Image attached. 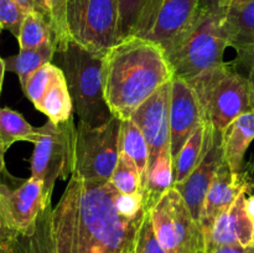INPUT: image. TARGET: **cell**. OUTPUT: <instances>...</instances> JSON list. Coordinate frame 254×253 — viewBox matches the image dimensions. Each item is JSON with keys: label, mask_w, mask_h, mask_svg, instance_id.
Instances as JSON below:
<instances>
[{"label": "cell", "mask_w": 254, "mask_h": 253, "mask_svg": "<svg viewBox=\"0 0 254 253\" xmlns=\"http://www.w3.org/2000/svg\"><path fill=\"white\" fill-rule=\"evenodd\" d=\"M116 192L109 180L71 176L52 208L57 253L133 252L144 215L135 220L122 217L114 205Z\"/></svg>", "instance_id": "obj_1"}, {"label": "cell", "mask_w": 254, "mask_h": 253, "mask_svg": "<svg viewBox=\"0 0 254 253\" xmlns=\"http://www.w3.org/2000/svg\"><path fill=\"white\" fill-rule=\"evenodd\" d=\"M173 79L164 50L138 36L122 40L104 56V97L112 114L122 121L130 119L149 97Z\"/></svg>", "instance_id": "obj_2"}, {"label": "cell", "mask_w": 254, "mask_h": 253, "mask_svg": "<svg viewBox=\"0 0 254 253\" xmlns=\"http://www.w3.org/2000/svg\"><path fill=\"white\" fill-rule=\"evenodd\" d=\"M228 47L222 11L198 9L190 24L164 50L174 78L190 82L203 72L223 63Z\"/></svg>", "instance_id": "obj_3"}, {"label": "cell", "mask_w": 254, "mask_h": 253, "mask_svg": "<svg viewBox=\"0 0 254 253\" xmlns=\"http://www.w3.org/2000/svg\"><path fill=\"white\" fill-rule=\"evenodd\" d=\"M55 57L64 74L73 113L79 122L89 126L108 123L114 116L104 97L103 55L88 51L71 40L57 50Z\"/></svg>", "instance_id": "obj_4"}, {"label": "cell", "mask_w": 254, "mask_h": 253, "mask_svg": "<svg viewBox=\"0 0 254 253\" xmlns=\"http://www.w3.org/2000/svg\"><path fill=\"white\" fill-rule=\"evenodd\" d=\"M189 83L197 96L203 118L218 133L240 116L254 111L251 82L230 62L203 72Z\"/></svg>", "instance_id": "obj_5"}, {"label": "cell", "mask_w": 254, "mask_h": 253, "mask_svg": "<svg viewBox=\"0 0 254 253\" xmlns=\"http://www.w3.org/2000/svg\"><path fill=\"white\" fill-rule=\"evenodd\" d=\"M31 159V176L42 181L47 198L51 200L57 180H67L73 174L76 151V126L73 117L62 123L47 121L37 128Z\"/></svg>", "instance_id": "obj_6"}, {"label": "cell", "mask_w": 254, "mask_h": 253, "mask_svg": "<svg viewBox=\"0 0 254 253\" xmlns=\"http://www.w3.org/2000/svg\"><path fill=\"white\" fill-rule=\"evenodd\" d=\"M119 0H68L67 26L72 41L106 56L119 42Z\"/></svg>", "instance_id": "obj_7"}, {"label": "cell", "mask_w": 254, "mask_h": 253, "mask_svg": "<svg viewBox=\"0 0 254 253\" xmlns=\"http://www.w3.org/2000/svg\"><path fill=\"white\" fill-rule=\"evenodd\" d=\"M121 129L118 117L99 126L78 122L72 175L87 180H111L121 155Z\"/></svg>", "instance_id": "obj_8"}, {"label": "cell", "mask_w": 254, "mask_h": 253, "mask_svg": "<svg viewBox=\"0 0 254 253\" xmlns=\"http://www.w3.org/2000/svg\"><path fill=\"white\" fill-rule=\"evenodd\" d=\"M150 211L154 230L168 253H200L206 251L201 226L191 215L181 193L171 188Z\"/></svg>", "instance_id": "obj_9"}, {"label": "cell", "mask_w": 254, "mask_h": 253, "mask_svg": "<svg viewBox=\"0 0 254 253\" xmlns=\"http://www.w3.org/2000/svg\"><path fill=\"white\" fill-rule=\"evenodd\" d=\"M200 0H149L133 36L148 40L163 50L197 14Z\"/></svg>", "instance_id": "obj_10"}, {"label": "cell", "mask_w": 254, "mask_h": 253, "mask_svg": "<svg viewBox=\"0 0 254 253\" xmlns=\"http://www.w3.org/2000/svg\"><path fill=\"white\" fill-rule=\"evenodd\" d=\"M51 203L42 181L30 178L16 189L0 184V210L7 225L17 235H32L39 216Z\"/></svg>", "instance_id": "obj_11"}, {"label": "cell", "mask_w": 254, "mask_h": 253, "mask_svg": "<svg viewBox=\"0 0 254 253\" xmlns=\"http://www.w3.org/2000/svg\"><path fill=\"white\" fill-rule=\"evenodd\" d=\"M242 192H254V159L241 171H232L223 160L208 189L201 210L200 226L205 238L216 218L223 211L228 210Z\"/></svg>", "instance_id": "obj_12"}, {"label": "cell", "mask_w": 254, "mask_h": 253, "mask_svg": "<svg viewBox=\"0 0 254 253\" xmlns=\"http://www.w3.org/2000/svg\"><path fill=\"white\" fill-rule=\"evenodd\" d=\"M171 81L149 97L131 116L148 143L149 166L165 149H170Z\"/></svg>", "instance_id": "obj_13"}, {"label": "cell", "mask_w": 254, "mask_h": 253, "mask_svg": "<svg viewBox=\"0 0 254 253\" xmlns=\"http://www.w3.org/2000/svg\"><path fill=\"white\" fill-rule=\"evenodd\" d=\"M205 121L201 104L192 86L185 79L171 81L170 151L173 163L196 128Z\"/></svg>", "instance_id": "obj_14"}, {"label": "cell", "mask_w": 254, "mask_h": 253, "mask_svg": "<svg viewBox=\"0 0 254 253\" xmlns=\"http://www.w3.org/2000/svg\"><path fill=\"white\" fill-rule=\"evenodd\" d=\"M247 195L248 192L241 193L231 207L216 218L205 238L207 252L221 246L253 247L254 221L246 211Z\"/></svg>", "instance_id": "obj_15"}, {"label": "cell", "mask_w": 254, "mask_h": 253, "mask_svg": "<svg viewBox=\"0 0 254 253\" xmlns=\"http://www.w3.org/2000/svg\"><path fill=\"white\" fill-rule=\"evenodd\" d=\"M223 160L225 156H223L222 143H221V133L216 131L212 144L191 175L183 183L174 184V188L181 193L191 215L198 223H200L203 201Z\"/></svg>", "instance_id": "obj_16"}, {"label": "cell", "mask_w": 254, "mask_h": 253, "mask_svg": "<svg viewBox=\"0 0 254 253\" xmlns=\"http://www.w3.org/2000/svg\"><path fill=\"white\" fill-rule=\"evenodd\" d=\"M254 140V111L247 112L233 121L221 133L223 156L232 171L245 168V155Z\"/></svg>", "instance_id": "obj_17"}, {"label": "cell", "mask_w": 254, "mask_h": 253, "mask_svg": "<svg viewBox=\"0 0 254 253\" xmlns=\"http://www.w3.org/2000/svg\"><path fill=\"white\" fill-rule=\"evenodd\" d=\"M215 134L216 130L206 121L193 130L174 161V184L183 183L191 175L212 144Z\"/></svg>", "instance_id": "obj_18"}, {"label": "cell", "mask_w": 254, "mask_h": 253, "mask_svg": "<svg viewBox=\"0 0 254 253\" xmlns=\"http://www.w3.org/2000/svg\"><path fill=\"white\" fill-rule=\"evenodd\" d=\"M228 46L237 50L254 39V0L231 4L222 11Z\"/></svg>", "instance_id": "obj_19"}, {"label": "cell", "mask_w": 254, "mask_h": 253, "mask_svg": "<svg viewBox=\"0 0 254 253\" xmlns=\"http://www.w3.org/2000/svg\"><path fill=\"white\" fill-rule=\"evenodd\" d=\"M174 186V163L170 149L161 151L149 166L148 183L143 192L144 208L151 210L163 197L164 193Z\"/></svg>", "instance_id": "obj_20"}, {"label": "cell", "mask_w": 254, "mask_h": 253, "mask_svg": "<svg viewBox=\"0 0 254 253\" xmlns=\"http://www.w3.org/2000/svg\"><path fill=\"white\" fill-rule=\"evenodd\" d=\"M37 111L49 117V121L54 123H62L69 119L73 113L71 94L68 86L61 68H59L55 78L47 91L45 92L41 101L35 106Z\"/></svg>", "instance_id": "obj_21"}, {"label": "cell", "mask_w": 254, "mask_h": 253, "mask_svg": "<svg viewBox=\"0 0 254 253\" xmlns=\"http://www.w3.org/2000/svg\"><path fill=\"white\" fill-rule=\"evenodd\" d=\"M119 146H121V153L130 158L133 163L135 164L139 175H140L144 192L146 183H148L150 151H149L148 143H146L143 133L131 119L122 121L121 144H119Z\"/></svg>", "instance_id": "obj_22"}, {"label": "cell", "mask_w": 254, "mask_h": 253, "mask_svg": "<svg viewBox=\"0 0 254 253\" xmlns=\"http://www.w3.org/2000/svg\"><path fill=\"white\" fill-rule=\"evenodd\" d=\"M57 45L55 41L47 42L44 46L34 50H20V52L15 56H10L5 59L6 71L14 72L20 79L21 87L25 86L29 77L34 72L41 68L47 63H51L56 54Z\"/></svg>", "instance_id": "obj_23"}, {"label": "cell", "mask_w": 254, "mask_h": 253, "mask_svg": "<svg viewBox=\"0 0 254 253\" xmlns=\"http://www.w3.org/2000/svg\"><path fill=\"white\" fill-rule=\"evenodd\" d=\"M17 41L20 50H34L44 46L47 42H56V39L49 19L41 12L30 11L22 21Z\"/></svg>", "instance_id": "obj_24"}, {"label": "cell", "mask_w": 254, "mask_h": 253, "mask_svg": "<svg viewBox=\"0 0 254 253\" xmlns=\"http://www.w3.org/2000/svg\"><path fill=\"white\" fill-rule=\"evenodd\" d=\"M36 136L37 128L27 123L22 114L10 108H0V140L6 150L20 140L35 143Z\"/></svg>", "instance_id": "obj_25"}, {"label": "cell", "mask_w": 254, "mask_h": 253, "mask_svg": "<svg viewBox=\"0 0 254 253\" xmlns=\"http://www.w3.org/2000/svg\"><path fill=\"white\" fill-rule=\"evenodd\" d=\"M21 241L25 253H57L52 233L51 203L39 216L32 235L27 237L21 236Z\"/></svg>", "instance_id": "obj_26"}, {"label": "cell", "mask_w": 254, "mask_h": 253, "mask_svg": "<svg viewBox=\"0 0 254 253\" xmlns=\"http://www.w3.org/2000/svg\"><path fill=\"white\" fill-rule=\"evenodd\" d=\"M111 184L119 193H133L141 191V179L135 164L130 158L121 153L118 164L111 176Z\"/></svg>", "instance_id": "obj_27"}, {"label": "cell", "mask_w": 254, "mask_h": 253, "mask_svg": "<svg viewBox=\"0 0 254 253\" xmlns=\"http://www.w3.org/2000/svg\"><path fill=\"white\" fill-rule=\"evenodd\" d=\"M67 1L68 0H45L49 11L50 24L56 39L57 50L64 49L71 41L67 26Z\"/></svg>", "instance_id": "obj_28"}, {"label": "cell", "mask_w": 254, "mask_h": 253, "mask_svg": "<svg viewBox=\"0 0 254 253\" xmlns=\"http://www.w3.org/2000/svg\"><path fill=\"white\" fill-rule=\"evenodd\" d=\"M59 68L60 67L57 64H54L51 62V63H47L45 66H42L41 68L37 69L36 72H34L29 77L25 86L22 87V91L25 92L26 97L31 101V103L34 106H36L41 101L45 92L47 91L50 84L54 81L55 74L57 73Z\"/></svg>", "instance_id": "obj_29"}, {"label": "cell", "mask_w": 254, "mask_h": 253, "mask_svg": "<svg viewBox=\"0 0 254 253\" xmlns=\"http://www.w3.org/2000/svg\"><path fill=\"white\" fill-rule=\"evenodd\" d=\"M149 0H119V41L131 36Z\"/></svg>", "instance_id": "obj_30"}, {"label": "cell", "mask_w": 254, "mask_h": 253, "mask_svg": "<svg viewBox=\"0 0 254 253\" xmlns=\"http://www.w3.org/2000/svg\"><path fill=\"white\" fill-rule=\"evenodd\" d=\"M134 253H168L161 246L154 230L150 211H145L139 226Z\"/></svg>", "instance_id": "obj_31"}, {"label": "cell", "mask_w": 254, "mask_h": 253, "mask_svg": "<svg viewBox=\"0 0 254 253\" xmlns=\"http://www.w3.org/2000/svg\"><path fill=\"white\" fill-rule=\"evenodd\" d=\"M26 12L15 0H0V32L6 30L19 37Z\"/></svg>", "instance_id": "obj_32"}, {"label": "cell", "mask_w": 254, "mask_h": 253, "mask_svg": "<svg viewBox=\"0 0 254 253\" xmlns=\"http://www.w3.org/2000/svg\"><path fill=\"white\" fill-rule=\"evenodd\" d=\"M114 205H116L119 215L128 220H135V218L141 217L145 212L141 191L133 193H119L117 191L114 195Z\"/></svg>", "instance_id": "obj_33"}, {"label": "cell", "mask_w": 254, "mask_h": 253, "mask_svg": "<svg viewBox=\"0 0 254 253\" xmlns=\"http://www.w3.org/2000/svg\"><path fill=\"white\" fill-rule=\"evenodd\" d=\"M237 57L230 62L241 74L248 78L250 82H254V39L248 44L238 47L236 50Z\"/></svg>", "instance_id": "obj_34"}, {"label": "cell", "mask_w": 254, "mask_h": 253, "mask_svg": "<svg viewBox=\"0 0 254 253\" xmlns=\"http://www.w3.org/2000/svg\"><path fill=\"white\" fill-rule=\"evenodd\" d=\"M15 1L21 6V9L24 10L26 14L30 11H37L41 12L42 15H45V16L49 19V11H47L45 0H15Z\"/></svg>", "instance_id": "obj_35"}, {"label": "cell", "mask_w": 254, "mask_h": 253, "mask_svg": "<svg viewBox=\"0 0 254 253\" xmlns=\"http://www.w3.org/2000/svg\"><path fill=\"white\" fill-rule=\"evenodd\" d=\"M19 237L20 235H17V233L15 232L14 230H11L10 226L7 225L4 216H2L1 210H0V242L14 243Z\"/></svg>", "instance_id": "obj_36"}, {"label": "cell", "mask_w": 254, "mask_h": 253, "mask_svg": "<svg viewBox=\"0 0 254 253\" xmlns=\"http://www.w3.org/2000/svg\"><path fill=\"white\" fill-rule=\"evenodd\" d=\"M228 2H230V0H200L198 9L220 12L228 6Z\"/></svg>", "instance_id": "obj_37"}, {"label": "cell", "mask_w": 254, "mask_h": 253, "mask_svg": "<svg viewBox=\"0 0 254 253\" xmlns=\"http://www.w3.org/2000/svg\"><path fill=\"white\" fill-rule=\"evenodd\" d=\"M210 253H254L253 247H240V246H221L210 251Z\"/></svg>", "instance_id": "obj_38"}, {"label": "cell", "mask_w": 254, "mask_h": 253, "mask_svg": "<svg viewBox=\"0 0 254 253\" xmlns=\"http://www.w3.org/2000/svg\"><path fill=\"white\" fill-rule=\"evenodd\" d=\"M246 211H247L248 216L254 221V192L248 193L246 197Z\"/></svg>", "instance_id": "obj_39"}, {"label": "cell", "mask_w": 254, "mask_h": 253, "mask_svg": "<svg viewBox=\"0 0 254 253\" xmlns=\"http://www.w3.org/2000/svg\"><path fill=\"white\" fill-rule=\"evenodd\" d=\"M17 240H19V238H17ZM16 241H15L14 243L0 242V253H16V248H15Z\"/></svg>", "instance_id": "obj_40"}, {"label": "cell", "mask_w": 254, "mask_h": 253, "mask_svg": "<svg viewBox=\"0 0 254 253\" xmlns=\"http://www.w3.org/2000/svg\"><path fill=\"white\" fill-rule=\"evenodd\" d=\"M5 151H6V149L4 148L1 140H0V173H2V171H4V169H5V160H4Z\"/></svg>", "instance_id": "obj_41"}, {"label": "cell", "mask_w": 254, "mask_h": 253, "mask_svg": "<svg viewBox=\"0 0 254 253\" xmlns=\"http://www.w3.org/2000/svg\"><path fill=\"white\" fill-rule=\"evenodd\" d=\"M5 71H6L5 61H4V59H1V57H0V92H1V86H2V81H4Z\"/></svg>", "instance_id": "obj_42"}, {"label": "cell", "mask_w": 254, "mask_h": 253, "mask_svg": "<svg viewBox=\"0 0 254 253\" xmlns=\"http://www.w3.org/2000/svg\"><path fill=\"white\" fill-rule=\"evenodd\" d=\"M15 248H16V253H25V251H24V246H22L21 236H20L19 240L16 241V245H15Z\"/></svg>", "instance_id": "obj_43"}, {"label": "cell", "mask_w": 254, "mask_h": 253, "mask_svg": "<svg viewBox=\"0 0 254 253\" xmlns=\"http://www.w3.org/2000/svg\"><path fill=\"white\" fill-rule=\"evenodd\" d=\"M243 1H247V0H230L228 5H231V4H240V2H243Z\"/></svg>", "instance_id": "obj_44"}, {"label": "cell", "mask_w": 254, "mask_h": 253, "mask_svg": "<svg viewBox=\"0 0 254 253\" xmlns=\"http://www.w3.org/2000/svg\"><path fill=\"white\" fill-rule=\"evenodd\" d=\"M251 87H252V99H253V107H254V82H251Z\"/></svg>", "instance_id": "obj_45"}, {"label": "cell", "mask_w": 254, "mask_h": 253, "mask_svg": "<svg viewBox=\"0 0 254 253\" xmlns=\"http://www.w3.org/2000/svg\"><path fill=\"white\" fill-rule=\"evenodd\" d=\"M200 253H210V252H207V251H203V252H200Z\"/></svg>", "instance_id": "obj_46"}, {"label": "cell", "mask_w": 254, "mask_h": 253, "mask_svg": "<svg viewBox=\"0 0 254 253\" xmlns=\"http://www.w3.org/2000/svg\"><path fill=\"white\" fill-rule=\"evenodd\" d=\"M124 253H134V251H133V252H124Z\"/></svg>", "instance_id": "obj_47"}]
</instances>
